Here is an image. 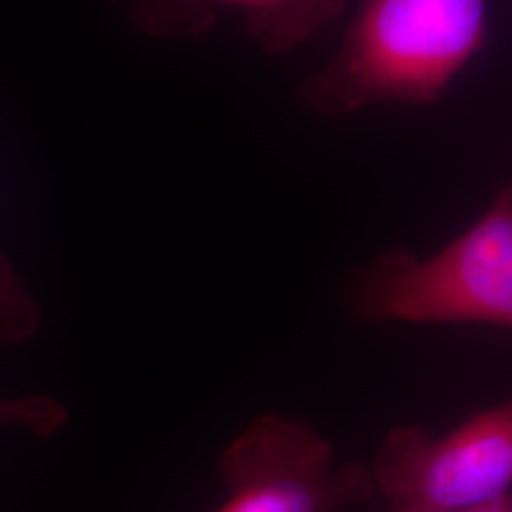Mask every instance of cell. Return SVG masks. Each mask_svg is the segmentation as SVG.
I'll return each mask as SVG.
<instances>
[{
    "mask_svg": "<svg viewBox=\"0 0 512 512\" xmlns=\"http://www.w3.org/2000/svg\"><path fill=\"white\" fill-rule=\"evenodd\" d=\"M486 0H363L340 50L300 86L340 118L380 103H433L484 46Z\"/></svg>",
    "mask_w": 512,
    "mask_h": 512,
    "instance_id": "cell-1",
    "label": "cell"
},
{
    "mask_svg": "<svg viewBox=\"0 0 512 512\" xmlns=\"http://www.w3.org/2000/svg\"><path fill=\"white\" fill-rule=\"evenodd\" d=\"M351 306L374 323H482L512 330V179L437 255L387 251L355 277Z\"/></svg>",
    "mask_w": 512,
    "mask_h": 512,
    "instance_id": "cell-2",
    "label": "cell"
},
{
    "mask_svg": "<svg viewBox=\"0 0 512 512\" xmlns=\"http://www.w3.org/2000/svg\"><path fill=\"white\" fill-rule=\"evenodd\" d=\"M370 473L397 511H459L503 499L512 494V399L439 439L393 429Z\"/></svg>",
    "mask_w": 512,
    "mask_h": 512,
    "instance_id": "cell-3",
    "label": "cell"
},
{
    "mask_svg": "<svg viewBox=\"0 0 512 512\" xmlns=\"http://www.w3.org/2000/svg\"><path fill=\"white\" fill-rule=\"evenodd\" d=\"M219 469L230 497L217 512H338L376 492L366 465L338 463L329 440L277 414L256 418Z\"/></svg>",
    "mask_w": 512,
    "mask_h": 512,
    "instance_id": "cell-4",
    "label": "cell"
},
{
    "mask_svg": "<svg viewBox=\"0 0 512 512\" xmlns=\"http://www.w3.org/2000/svg\"><path fill=\"white\" fill-rule=\"evenodd\" d=\"M141 33L156 38L202 37L224 12L243 21L266 54H289L319 37L346 10V0H118Z\"/></svg>",
    "mask_w": 512,
    "mask_h": 512,
    "instance_id": "cell-5",
    "label": "cell"
},
{
    "mask_svg": "<svg viewBox=\"0 0 512 512\" xmlns=\"http://www.w3.org/2000/svg\"><path fill=\"white\" fill-rule=\"evenodd\" d=\"M40 306L12 262L0 256V342L23 344L37 336Z\"/></svg>",
    "mask_w": 512,
    "mask_h": 512,
    "instance_id": "cell-6",
    "label": "cell"
},
{
    "mask_svg": "<svg viewBox=\"0 0 512 512\" xmlns=\"http://www.w3.org/2000/svg\"><path fill=\"white\" fill-rule=\"evenodd\" d=\"M69 412L48 395H29L21 399L0 397V427H21L37 437H54L67 423Z\"/></svg>",
    "mask_w": 512,
    "mask_h": 512,
    "instance_id": "cell-7",
    "label": "cell"
},
{
    "mask_svg": "<svg viewBox=\"0 0 512 512\" xmlns=\"http://www.w3.org/2000/svg\"><path fill=\"white\" fill-rule=\"evenodd\" d=\"M387 512H418V511H397V509H387ZM440 512H512V494L505 495L503 499L482 505V507H471V509H459V511H440Z\"/></svg>",
    "mask_w": 512,
    "mask_h": 512,
    "instance_id": "cell-8",
    "label": "cell"
}]
</instances>
